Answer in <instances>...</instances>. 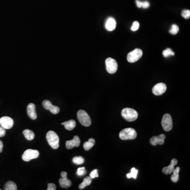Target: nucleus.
Returning <instances> with one entry per match:
<instances>
[{
  "label": "nucleus",
  "mask_w": 190,
  "mask_h": 190,
  "mask_svg": "<svg viewBox=\"0 0 190 190\" xmlns=\"http://www.w3.org/2000/svg\"><path fill=\"white\" fill-rule=\"evenodd\" d=\"M105 63L106 66V70L108 73L113 74L117 71L118 65L116 61L113 59L111 58H107L105 61Z\"/></svg>",
  "instance_id": "obj_8"
},
{
  "label": "nucleus",
  "mask_w": 190,
  "mask_h": 190,
  "mask_svg": "<svg viewBox=\"0 0 190 190\" xmlns=\"http://www.w3.org/2000/svg\"><path fill=\"white\" fill-rule=\"evenodd\" d=\"M140 27V24H139V22L137 21H135L133 22V25H132V28H131V30L133 31H135L136 30H138Z\"/></svg>",
  "instance_id": "obj_30"
},
{
  "label": "nucleus",
  "mask_w": 190,
  "mask_h": 190,
  "mask_svg": "<svg viewBox=\"0 0 190 190\" xmlns=\"http://www.w3.org/2000/svg\"><path fill=\"white\" fill-rule=\"evenodd\" d=\"M77 118L80 123L84 126H89L92 124L90 117L85 110H80L77 112Z\"/></svg>",
  "instance_id": "obj_4"
},
{
  "label": "nucleus",
  "mask_w": 190,
  "mask_h": 190,
  "mask_svg": "<svg viewBox=\"0 0 190 190\" xmlns=\"http://www.w3.org/2000/svg\"><path fill=\"white\" fill-rule=\"evenodd\" d=\"M95 140L93 139H89L88 141L86 142L83 144V148L86 150H90L95 145Z\"/></svg>",
  "instance_id": "obj_22"
},
{
  "label": "nucleus",
  "mask_w": 190,
  "mask_h": 190,
  "mask_svg": "<svg viewBox=\"0 0 190 190\" xmlns=\"http://www.w3.org/2000/svg\"><path fill=\"white\" fill-rule=\"evenodd\" d=\"M59 184L62 188H68L71 185V182L67 177H62L59 179Z\"/></svg>",
  "instance_id": "obj_17"
},
{
  "label": "nucleus",
  "mask_w": 190,
  "mask_h": 190,
  "mask_svg": "<svg viewBox=\"0 0 190 190\" xmlns=\"http://www.w3.org/2000/svg\"><path fill=\"white\" fill-rule=\"evenodd\" d=\"M165 137L166 136L164 134H161L159 136L152 137V138L150 139V142L153 146H156L157 144L163 145L164 143Z\"/></svg>",
  "instance_id": "obj_12"
},
{
  "label": "nucleus",
  "mask_w": 190,
  "mask_h": 190,
  "mask_svg": "<svg viewBox=\"0 0 190 190\" xmlns=\"http://www.w3.org/2000/svg\"><path fill=\"white\" fill-rule=\"evenodd\" d=\"M86 173V172L85 168L84 167L78 168V170H77V174L79 175V176L83 175L84 174H85Z\"/></svg>",
  "instance_id": "obj_29"
},
{
  "label": "nucleus",
  "mask_w": 190,
  "mask_h": 190,
  "mask_svg": "<svg viewBox=\"0 0 190 190\" xmlns=\"http://www.w3.org/2000/svg\"><path fill=\"white\" fill-rule=\"evenodd\" d=\"M163 55L164 57H168L170 55H175L174 52L171 49L167 48L163 51Z\"/></svg>",
  "instance_id": "obj_26"
},
{
  "label": "nucleus",
  "mask_w": 190,
  "mask_h": 190,
  "mask_svg": "<svg viewBox=\"0 0 190 190\" xmlns=\"http://www.w3.org/2000/svg\"><path fill=\"white\" fill-rule=\"evenodd\" d=\"M56 189V186L54 183H49L48 184L47 190H55Z\"/></svg>",
  "instance_id": "obj_32"
},
{
  "label": "nucleus",
  "mask_w": 190,
  "mask_h": 190,
  "mask_svg": "<svg viewBox=\"0 0 190 190\" xmlns=\"http://www.w3.org/2000/svg\"><path fill=\"white\" fill-rule=\"evenodd\" d=\"M177 160L176 158H173L172 159L171 163L170 165H168V166L164 167L163 170H162V172L164 174H171L172 173L174 169V166L177 165Z\"/></svg>",
  "instance_id": "obj_14"
},
{
  "label": "nucleus",
  "mask_w": 190,
  "mask_h": 190,
  "mask_svg": "<svg viewBox=\"0 0 190 190\" xmlns=\"http://www.w3.org/2000/svg\"><path fill=\"white\" fill-rule=\"evenodd\" d=\"M137 174H138V170H136L135 167H133L131 169L130 173L127 174L126 175V177L128 178H130L133 177L134 179H136L137 178Z\"/></svg>",
  "instance_id": "obj_24"
},
{
  "label": "nucleus",
  "mask_w": 190,
  "mask_h": 190,
  "mask_svg": "<svg viewBox=\"0 0 190 190\" xmlns=\"http://www.w3.org/2000/svg\"><path fill=\"white\" fill-rule=\"evenodd\" d=\"M39 156V152L37 150L28 149L24 152L22 155V158L23 160L25 162H29L31 160L37 158Z\"/></svg>",
  "instance_id": "obj_7"
},
{
  "label": "nucleus",
  "mask_w": 190,
  "mask_h": 190,
  "mask_svg": "<svg viewBox=\"0 0 190 190\" xmlns=\"http://www.w3.org/2000/svg\"><path fill=\"white\" fill-rule=\"evenodd\" d=\"M3 144L1 140H0V153H1L3 150Z\"/></svg>",
  "instance_id": "obj_36"
},
{
  "label": "nucleus",
  "mask_w": 190,
  "mask_h": 190,
  "mask_svg": "<svg viewBox=\"0 0 190 190\" xmlns=\"http://www.w3.org/2000/svg\"><path fill=\"white\" fill-rule=\"evenodd\" d=\"M92 178H91V177H86L83 179V182H82V183L80 184V185H79V188H80V190L83 189L86 187L90 185L91 183H92Z\"/></svg>",
  "instance_id": "obj_20"
},
{
  "label": "nucleus",
  "mask_w": 190,
  "mask_h": 190,
  "mask_svg": "<svg viewBox=\"0 0 190 190\" xmlns=\"http://www.w3.org/2000/svg\"><path fill=\"white\" fill-rule=\"evenodd\" d=\"M179 31L178 26L175 24H173L172 26V29L170 31V32L172 34H177Z\"/></svg>",
  "instance_id": "obj_27"
},
{
  "label": "nucleus",
  "mask_w": 190,
  "mask_h": 190,
  "mask_svg": "<svg viewBox=\"0 0 190 190\" xmlns=\"http://www.w3.org/2000/svg\"><path fill=\"white\" fill-rule=\"evenodd\" d=\"M14 122L13 119L8 116H4L0 119V125L4 129H11L13 125Z\"/></svg>",
  "instance_id": "obj_9"
},
{
  "label": "nucleus",
  "mask_w": 190,
  "mask_h": 190,
  "mask_svg": "<svg viewBox=\"0 0 190 190\" xmlns=\"http://www.w3.org/2000/svg\"><path fill=\"white\" fill-rule=\"evenodd\" d=\"M61 177H67V173L66 172H62L61 173Z\"/></svg>",
  "instance_id": "obj_37"
},
{
  "label": "nucleus",
  "mask_w": 190,
  "mask_h": 190,
  "mask_svg": "<svg viewBox=\"0 0 190 190\" xmlns=\"http://www.w3.org/2000/svg\"><path fill=\"white\" fill-rule=\"evenodd\" d=\"M122 116L128 122H133L138 118L139 114L136 110L130 108H125L122 111Z\"/></svg>",
  "instance_id": "obj_2"
},
{
  "label": "nucleus",
  "mask_w": 190,
  "mask_h": 190,
  "mask_svg": "<svg viewBox=\"0 0 190 190\" xmlns=\"http://www.w3.org/2000/svg\"><path fill=\"white\" fill-rule=\"evenodd\" d=\"M116 27V22L113 18H109L107 19L106 24H105V28L108 31H112L115 30Z\"/></svg>",
  "instance_id": "obj_16"
},
{
  "label": "nucleus",
  "mask_w": 190,
  "mask_h": 190,
  "mask_svg": "<svg viewBox=\"0 0 190 190\" xmlns=\"http://www.w3.org/2000/svg\"><path fill=\"white\" fill-rule=\"evenodd\" d=\"M72 162L77 165H80L83 164L85 162V159L82 156H76L73 157Z\"/></svg>",
  "instance_id": "obj_25"
},
{
  "label": "nucleus",
  "mask_w": 190,
  "mask_h": 190,
  "mask_svg": "<svg viewBox=\"0 0 190 190\" xmlns=\"http://www.w3.org/2000/svg\"><path fill=\"white\" fill-rule=\"evenodd\" d=\"M150 3L147 1H145V2H142V8H147L150 7Z\"/></svg>",
  "instance_id": "obj_34"
},
{
  "label": "nucleus",
  "mask_w": 190,
  "mask_h": 190,
  "mask_svg": "<svg viewBox=\"0 0 190 190\" xmlns=\"http://www.w3.org/2000/svg\"><path fill=\"white\" fill-rule=\"evenodd\" d=\"M42 105L45 109L50 110L54 114H57L60 112V108L58 107L52 105L49 100H44L42 103Z\"/></svg>",
  "instance_id": "obj_11"
},
{
  "label": "nucleus",
  "mask_w": 190,
  "mask_h": 190,
  "mask_svg": "<svg viewBox=\"0 0 190 190\" xmlns=\"http://www.w3.org/2000/svg\"><path fill=\"white\" fill-rule=\"evenodd\" d=\"M24 136H25L26 139L29 140H34V133L33 131L30 130V129H25L23 132Z\"/></svg>",
  "instance_id": "obj_21"
},
{
  "label": "nucleus",
  "mask_w": 190,
  "mask_h": 190,
  "mask_svg": "<svg viewBox=\"0 0 190 190\" xmlns=\"http://www.w3.org/2000/svg\"><path fill=\"white\" fill-rule=\"evenodd\" d=\"M143 51L140 49H135V50L129 52L127 56V61L130 63H133L138 61L142 57Z\"/></svg>",
  "instance_id": "obj_5"
},
{
  "label": "nucleus",
  "mask_w": 190,
  "mask_h": 190,
  "mask_svg": "<svg viewBox=\"0 0 190 190\" xmlns=\"http://www.w3.org/2000/svg\"><path fill=\"white\" fill-rule=\"evenodd\" d=\"M27 113L30 119L35 120L37 118V113L35 112V106L34 103H30L27 107Z\"/></svg>",
  "instance_id": "obj_15"
},
{
  "label": "nucleus",
  "mask_w": 190,
  "mask_h": 190,
  "mask_svg": "<svg viewBox=\"0 0 190 190\" xmlns=\"http://www.w3.org/2000/svg\"><path fill=\"white\" fill-rule=\"evenodd\" d=\"M162 126L164 130L169 132L173 128V122L171 116L168 113H165L162 119Z\"/></svg>",
  "instance_id": "obj_6"
},
{
  "label": "nucleus",
  "mask_w": 190,
  "mask_h": 190,
  "mask_svg": "<svg viewBox=\"0 0 190 190\" xmlns=\"http://www.w3.org/2000/svg\"><path fill=\"white\" fill-rule=\"evenodd\" d=\"M180 171V167H177V168H174L173 171V174L171 177V180L172 182L177 183L179 180V172Z\"/></svg>",
  "instance_id": "obj_19"
},
{
  "label": "nucleus",
  "mask_w": 190,
  "mask_h": 190,
  "mask_svg": "<svg viewBox=\"0 0 190 190\" xmlns=\"http://www.w3.org/2000/svg\"><path fill=\"white\" fill-rule=\"evenodd\" d=\"M182 16L184 18L187 19L190 18V11L188 10H184L182 12Z\"/></svg>",
  "instance_id": "obj_28"
},
{
  "label": "nucleus",
  "mask_w": 190,
  "mask_h": 190,
  "mask_svg": "<svg viewBox=\"0 0 190 190\" xmlns=\"http://www.w3.org/2000/svg\"><path fill=\"white\" fill-rule=\"evenodd\" d=\"M61 125H63L67 130H71L75 127L76 126V123L75 120L71 119L67 122L62 123Z\"/></svg>",
  "instance_id": "obj_18"
},
{
  "label": "nucleus",
  "mask_w": 190,
  "mask_h": 190,
  "mask_svg": "<svg viewBox=\"0 0 190 190\" xmlns=\"http://www.w3.org/2000/svg\"><path fill=\"white\" fill-rule=\"evenodd\" d=\"M90 177L91 178H94L95 177H98V170H95L91 172L90 174Z\"/></svg>",
  "instance_id": "obj_31"
},
{
  "label": "nucleus",
  "mask_w": 190,
  "mask_h": 190,
  "mask_svg": "<svg viewBox=\"0 0 190 190\" xmlns=\"http://www.w3.org/2000/svg\"><path fill=\"white\" fill-rule=\"evenodd\" d=\"M136 3L137 7H138V8H142V2L140 1H139V0H136Z\"/></svg>",
  "instance_id": "obj_35"
},
{
  "label": "nucleus",
  "mask_w": 190,
  "mask_h": 190,
  "mask_svg": "<svg viewBox=\"0 0 190 190\" xmlns=\"http://www.w3.org/2000/svg\"><path fill=\"white\" fill-rule=\"evenodd\" d=\"M5 190H17V186L14 182L12 181H8L5 184L4 187Z\"/></svg>",
  "instance_id": "obj_23"
},
{
  "label": "nucleus",
  "mask_w": 190,
  "mask_h": 190,
  "mask_svg": "<svg viewBox=\"0 0 190 190\" xmlns=\"http://www.w3.org/2000/svg\"><path fill=\"white\" fill-rule=\"evenodd\" d=\"M0 190H1V189H0Z\"/></svg>",
  "instance_id": "obj_38"
},
{
  "label": "nucleus",
  "mask_w": 190,
  "mask_h": 190,
  "mask_svg": "<svg viewBox=\"0 0 190 190\" xmlns=\"http://www.w3.org/2000/svg\"><path fill=\"white\" fill-rule=\"evenodd\" d=\"M166 86L165 83H157L154 86L152 89V92L156 96H160L166 92Z\"/></svg>",
  "instance_id": "obj_10"
},
{
  "label": "nucleus",
  "mask_w": 190,
  "mask_h": 190,
  "mask_svg": "<svg viewBox=\"0 0 190 190\" xmlns=\"http://www.w3.org/2000/svg\"><path fill=\"white\" fill-rule=\"evenodd\" d=\"M47 140L52 149H57L59 147V138L57 133L54 131H49L46 135Z\"/></svg>",
  "instance_id": "obj_1"
},
{
  "label": "nucleus",
  "mask_w": 190,
  "mask_h": 190,
  "mask_svg": "<svg viewBox=\"0 0 190 190\" xmlns=\"http://www.w3.org/2000/svg\"><path fill=\"white\" fill-rule=\"evenodd\" d=\"M80 144L79 137L78 136H75L72 140H67L66 143V146L67 149H71L75 147H78Z\"/></svg>",
  "instance_id": "obj_13"
},
{
  "label": "nucleus",
  "mask_w": 190,
  "mask_h": 190,
  "mask_svg": "<svg viewBox=\"0 0 190 190\" xmlns=\"http://www.w3.org/2000/svg\"><path fill=\"white\" fill-rule=\"evenodd\" d=\"M5 133H6L5 129H4L2 126H0V137L4 136Z\"/></svg>",
  "instance_id": "obj_33"
},
{
  "label": "nucleus",
  "mask_w": 190,
  "mask_h": 190,
  "mask_svg": "<svg viewBox=\"0 0 190 190\" xmlns=\"http://www.w3.org/2000/svg\"><path fill=\"white\" fill-rule=\"evenodd\" d=\"M137 133L134 129L127 128L119 133V138L122 140H131L136 139Z\"/></svg>",
  "instance_id": "obj_3"
}]
</instances>
